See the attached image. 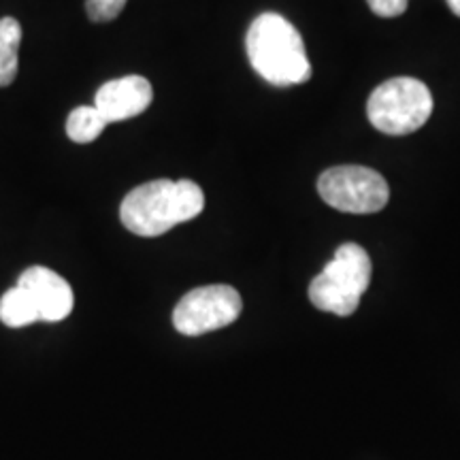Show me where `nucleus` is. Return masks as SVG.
<instances>
[{
  "mask_svg": "<svg viewBox=\"0 0 460 460\" xmlns=\"http://www.w3.org/2000/svg\"><path fill=\"white\" fill-rule=\"evenodd\" d=\"M446 3H447V7L452 9V13L460 17V0H446Z\"/></svg>",
  "mask_w": 460,
  "mask_h": 460,
  "instance_id": "14",
  "label": "nucleus"
},
{
  "mask_svg": "<svg viewBox=\"0 0 460 460\" xmlns=\"http://www.w3.org/2000/svg\"><path fill=\"white\" fill-rule=\"evenodd\" d=\"M126 3L128 0H85V11H88L92 22L105 24V22H113L115 17L122 13Z\"/></svg>",
  "mask_w": 460,
  "mask_h": 460,
  "instance_id": "12",
  "label": "nucleus"
},
{
  "mask_svg": "<svg viewBox=\"0 0 460 460\" xmlns=\"http://www.w3.org/2000/svg\"><path fill=\"white\" fill-rule=\"evenodd\" d=\"M17 286H22L31 295L41 322L54 324V322H62L71 315L75 307L73 288L51 269L39 267V264L26 269L17 279Z\"/></svg>",
  "mask_w": 460,
  "mask_h": 460,
  "instance_id": "7",
  "label": "nucleus"
},
{
  "mask_svg": "<svg viewBox=\"0 0 460 460\" xmlns=\"http://www.w3.org/2000/svg\"><path fill=\"white\" fill-rule=\"evenodd\" d=\"M245 49L252 68L264 82L284 88L305 84L312 77L301 32L284 15H258L247 31Z\"/></svg>",
  "mask_w": 460,
  "mask_h": 460,
  "instance_id": "2",
  "label": "nucleus"
},
{
  "mask_svg": "<svg viewBox=\"0 0 460 460\" xmlns=\"http://www.w3.org/2000/svg\"><path fill=\"white\" fill-rule=\"evenodd\" d=\"M371 281V258L358 243H343L324 271L309 286V298L320 312L352 315Z\"/></svg>",
  "mask_w": 460,
  "mask_h": 460,
  "instance_id": "3",
  "label": "nucleus"
},
{
  "mask_svg": "<svg viewBox=\"0 0 460 460\" xmlns=\"http://www.w3.org/2000/svg\"><path fill=\"white\" fill-rule=\"evenodd\" d=\"M22 24L15 17H0V88L15 82L20 65Z\"/></svg>",
  "mask_w": 460,
  "mask_h": 460,
  "instance_id": "9",
  "label": "nucleus"
},
{
  "mask_svg": "<svg viewBox=\"0 0 460 460\" xmlns=\"http://www.w3.org/2000/svg\"><path fill=\"white\" fill-rule=\"evenodd\" d=\"M205 209V194L192 180H154L126 194L119 220L137 237H160Z\"/></svg>",
  "mask_w": 460,
  "mask_h": 460,
  "instance_id": "1",
  "label": "nucleus"
},
{
  "mask_svg": "<svg viewBox=\"0 0 460 460\" xmlns=\"http://www.w3.org/2000/svg\"><path fill=\"white\" fill-rule=\"evenodd\" d=\"M154 101V88L141 75H126L102 84L94 96V107L109 124L141 115Z\"/></svg>",
  "mask_w": 460,
  "mask_h": 460,
  "instance_id": "8",
  "label": "nucleus"
},
{
  "mask_svg": "<svg viewBox=\"0 0 460 460\" xmlns=\"http://www.w3.org/2000/svg\"><path fill=\"white\" fill-rule=\"evenodd\" d=\"M433 113V94L420 79L394 77L377 85L367 102L369 122L384 135H410Z\"/></svg>",
  "mask_w": 460,
  "mask_h": 460,
  "instance_id": "4",
  "label": "nucleus"
},
{
  "mask_svg": "<svg viewBox=\"0 0 460 460\" xmlns=\"http://www.w3.org/2000/svg\"><path fill=\"white\" fill-rule=\"evenodd\" d=\"M0 322L9 329H24L32 322H39L37 307L22 286L11 288L0 298Z\"/></svg>",
  "mask_w": 460,
  "mask_h": 460,
  "instance_id": "10",
  "label": "nucleus"
},
{
  "mask_svg": "<svg viewBox=\"0 0 460 460\" xmlns=\"http://www.w3.org/2000/svg\"><path fill=\"white\" fill-rule=\"evenodd\" d=\"M243 301L233 286H203L190 290L172 312V326L188 337L224 329L241 315Z\"/></svg>",
  "mask_w": 460,
  "mask_h": 460,
  "instance_id": "6",
  "label": "nucleus"
},
{
  "mask_svg": "<svg viewBox=\"0 0 460 460\" xmlns=\"http://www.w3.org/2000/svg\"><path fill=\"white\" fill-rule=\"evenodd\" d=\"M318 192L326 205L343 214H376L390 199L388 183L367 166H332L318 180Z\"/></svg>",
  "mask_w": 460,
  "mask_h": 460,
  "instance_id": "5",
  "label": "nucleus"
},
{
  "mask_svg": "<svg viewBox=\"0 0 460 460\" xmlns=\"http://www.w3.org/2000/svg\"><path fill=\"white\" fill-rule=\"evenodd\" d=\"M107 119L102 113L92 107H77L68 113L66 118V135L75 143H92L101 137V132L107 128Z\"/></svg>",
  "mask_w": 460,
  "mask_h": 460,
  "instance_id": "11",
  "label": "nucleus"
},
{
  "mask_svg": "<svg viewBox=\"0 0 460 460\" xmlns=\"http://www.w3.org/2000/svg\"><path fill=\"white\" fill-rule=\"evenodd\" d=\"M369 9L379 17H399L407 11L410 0H367Z\"/></svg>",
  "mask_w": 460,
  "mask_h": 460,
  "instance_id": "13",
  "label": "nucleus"
}]
</instances>
